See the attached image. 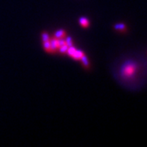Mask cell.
Listing matches in <instances>:
<instances>
[{
    "label": "cell",
    "instance_id": "obj_4",
    "mask_svg": "<svg viewBox=\"0 0 147 147\" xmlns=\"http://www.w3.org/2000/svg\"><path fill=\"white\" fill-rule=\"evenodd\" d=\"M113 28L116 30L122 32V33H125L126 31H127V26L125 25L124 23H117L113 26Z\"/></svg>",
    "mask_w": 147,
    "mask_h": 147
},
{
    "label": "cell",
    "instance_id": "obj_7",
    "mask_svg": "<svg viewBox=\"0 0 147 147\" xmlns=\"http://www.w3.org/2000/svg\"><path fill=\"white\" fill-rule=\"evenodd\" d=\"M81 61L82 62V65L84 66V68H85L86 69H88L90 68V62H89V60L87 59V57L85 55L83 56V57L81 59Z\"/></svg>",
    "mask_w": 147,
    "mask_h": 147
},
{
    "label": "cell",
    "instance_id": "obj_10",
    "mask_svg": "<svg viewBox=\"0 0 147 147\" xmlns=\"http://www.w3.org/2000/svg\"><path fill=\"white\" fill-rule=\"evenodd\" d=\"M42 41L43 42L45 41H48L50 40V37H49V34H48L46 32H44V33H42Z\"/></svg>",
    "mask_w": 147,
    "mask_h": 147
},
{
    "label": "cell",
    "instance_id": "obj_1",
    "mask_svg": "<svg viewBox=\"0 0 147 147\" xmlns=\"http://www.w3.org/2000/svg\"><path fill=\"white\" fill-rule=\"evenodd\" d=\"M138 65L136 62L132 61L127 62L121 68V77L125 80L132 78L138 71Z\"/></svg>",
    "mask_w": 147,
    "mask_h": 147
},
{
    "label": "cell",
    "instance_id": "obj_6",
    "mask_svg": "<svg viewBox=\"0 0 147 147\" xmlns=\"http://www.w3.org/2000/svg\"><path fill=\"white\" fill-rule=\"evenodd\" d=\"M79 23H80V25L83 27V28H87V27L89 26V25H90V22H89V20L85 17H80Z\"/></svg>",
    "mask_w": 147,
    "mask_h": 147
},
{
    "label": "cell",
    "instance_id": "obj_5",
    "mask_svg": "<svg viewBox=\"0 0 147 147\" xmlns=\"http://www.w3.org/2000/svg\"><path fill=\"white\" fill-rule=\"evenodd\" d=\"M84 55H85V53L83 51H81V50H76V51L75 52V54L72 56V58L75 59V60L79 61V60H81V59L83 57Z\"/></svg>",
    "mask_w": 147,
    "mask_h": 147
},
{
    "label": "cell",
    "instance_id": "obj_2",
    "mask_svg": "<svg viewBox=\"0 0 147 147\" xmlns=\"http://www.w3.org/2000/svg\"><path fill=\"white\" fill-rule=\"evenodd\" d=\"M49 42H50V44H51V48H50L49 54H55V53L58 52V50L59 48L58 39L53 36L52 38H50Z\"/></svg>",
    "mask_w": 147,
    "mask_h": 147
},
{
    "label": "cell",
    "instance_id": "obj_8",
    "mask_svg": "<svg viewBox=\"0 0 147 147\" xmlns=\"http://www.w3.org/2000/svg\"><path fill=\"white\" fill-rule=\"evenodd\" d=\"M68 47H69L67 46V44H65V45H63V46H60V47L58 48V51L61 54H66V52H67Z\"/></svg>",
    "mask_w": 147,
    "mask_h": 147
},
{
    "label": "cell",
    "instance_id": "obj_11",
    "mask_svg": "<svg viewBox=\"0 0 147 147\" xmlns=\"http://www.w3.org/2000/svg\"><path fill=\"white\" fill-rule=\"evenodd\" d=\"M65 41H66V44H67L68 47H71L73 45L72 39L70 37H66V38H65Z\"/></svg>",
    "mask_w": 147,
    "mask_h": 147
},
{
    "label": "cell",
    "instance_id": "obj_9",
    "mask_svg": "<svg viewBox=\"0 0 147 147\" xmlns=\"http://www.w3.org/2000/svg\"><path fill=\"white\" fill-rule=\"evenodd\" d=\"M44 50H45V51L48 52V53H49V52H50L51 44H50V42H49V41L44 42Z\"/></svg>",
    "mask_w": 147,
    "mask_h": 147
},
{
    "label": "cell",
    "instance_id": "obj_3",
    "mask_svg": "<svg viewBox=\"0 0 147 147\" xmlns=\"http://www.w3.org/2000/svg\"><path fill=\"white\" fill-rule=\"evenodd\" d=\"M66 33L64 29H59V30L56 31L54 33V37L58 39H60V38H66Z\"/></svg>",
    "mask_w": 147,
    "mask_h": 147
}]
</instances>
